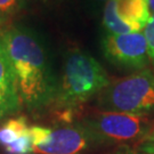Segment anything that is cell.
Segmentation results:
<instances>
[{
	"label": "cell",
	"instance_id": "6da1fadb",
	"mask_svg": "<svg viewBox=\"0 0 154 154\" xmlns=\"http://www.w3.org/2000/svg\"><path fill=\"white\" fill-rule=\"evenodd\" d=\"M0 34L15 75L21 103L31 110L51 104L57 81L39 37L23 26L7 28Z\"/></svg>",
	"mask_w": 154,
	"mask_h": 154
},
{
	"label": "cell",
	"instance_id": "7a4b0ae2",
	"mask_svg": "<svg viewBox=\"0 0 154 154\" xmlns=\"http://www.w3.org/2000/svg\"><path fill=\"white\" fill-rule=\"evenodd\" d=\"M110 81L97 60L86 51L73 49L66 56L51 104L58 110L62 120L71 121L74 112L94 96H97Z\"/></svg>",
	"mask_w": 154,
	"mask_h": 154
},
{
	"label": "cell",
	"instance_id": "3957f363",
	"mask_svg": "<svg viewBox=\"0 0 154 154\" xmlns=\"http://www.w3.org/2000/svg\"><path fill=\"white\" fill-rule=\"evenodd\" d=\"M96 105L106 112L142 116L154 114V72L143 70L110 81L97 95Z\"/></svg>",
	"mask_w": 154,
	"mask_h": 154
},
{
	"label": "cell",
	"instance_id": "277c9868",
	"mask_svg": "<svg viewBox=\"0 0 154 154\" xmlns=\"http://www.w3.org/2000/svg\"><path fill=\"white\" fill-rule=\"evenodd\" d=\"M80 122L88 130L96 146L143 144L154 135V122L147 116L121 112L99 111Z\"/></svg>",
	"mask_w": 154,
	"mask_h": 154
},
{
	"label": "cell",
	"instance_id": "5b68a950",
	"mask_svg": "<svg viewBox=\"0 0 154 154\" xmlns=\"http://www.w3.org/2000/svg\"><path fill=\"white\" fill-rule=\"evenodd\" d=\"M105 58L119 69L143 71L149 63L146 38L142 32L106 34L102 40Z\"/></svg>",
	"mask_w": 154,
	"mask_h": 154
},
{
	"label": "cell",
	"instance_id": "8992f818",
	"mask_svg": "<svg viewBox=\"0 0 154 154\" xmlns=\"http://www.w3.org/2000/svg\"><path fill=\"white\" fill-rule=\"evenodd\" d=\"M152 16L149 0H107L103 11V25L107 34L140 32Z\"/></svg>",
	"mask_w": 154,
	"mask_h": 154
},
{
	"label": "cell",
	"instance_id": "52a82bcc",
	"mask_svg": "<svg viewBox=\"0 0 154 154\" xmlns=\"http://www.w3.org/2000/svg\"><path fill=\"white\" fill-rule=\"evenodd\" d=\"M96 146L81 122L51 129L46 143L33 149L35 154H81Z\"/></svg>",
	"mask_w": 154,
	"mask_h": 154
},
{
	"label": "cell",
	"instance_id": "ba28073f",
	"mask_svg": "<svg viewBox=\"0 0 154 154\" xmlns=\"http://www.w3.org/2000/svg\"><path fill=\"white\" fill-rule=\"evenodd\" d=\"M21 104L15 75L0 34V107L11 114L20 110Z\"/></svg>",
	"mask_w": 154,
	"mask_h": 154
},
{
	"label": "cell",
	"instance_id": "9c48e42d",
	"mask_svg": "<svg viewBox=\"0 0 154 154\" xmlns=\"http://www.w3.org/2000/svg\"><path fill=\"white\" fill-rule=\"evenodd\" d=\"M29 125L26 118L18 116L14 119H9L0 127V144L6 147L11 144L18 137L29 131Z\"/></svg>",
	"mask_w": 154,
	"mask_h": 154
},
{
	"label": "cell",
	"instance_id": "30bf717a",
	"mask_svg": "<svg viewBox=\"0 0 154 154\" xmlns=\"http://www.w3.org/2000/svg\"><path fill=\"white\" fill-rule=\"evenodd\" d=\"M23 0H0V26L8 23L23 8Z\"/></svg>",
	"mask_w": 154,
	"mask_h": 154
},
{
	"label": "cell",
	"instance_id": "8fae6325",
	"mask_svg": "<svg viewBox=\"0 0 154 154\" xmlns=\"http://www.w3.org/2000/svg\"><path fill=\"white\" fill-rule=\"evenodd\" d=\"M5 151L8 154H32L33 144L29 131L22 135L21 137H18L11 144L7 145Z\"/></svg>",
	"mask_w": 154,
	"mask_h": 154
},
{
	"label": "cell",
	"instance_id": "7c38bea8",
	"mask_svg": "<svg viewBox=\"0 0 154 154\" xmlns=\"http://www.w3.org/2000/svg\"><path fill=\"white\" fill-rule=\"evenodd\" d=\"M143 33L146 38V42H147L149 62H152L154 64V14H152L147 25L144 29Z\"/></svg>",
	"mask_w": 154,
	"mask_h": 154
},
{
	"label": "cell",
	"instance_id": "4fadbf2b",
	"mask_svg": "<svg viewBox=\"0 0 154 154\" xmlns=\"http://www.w3.org/2000/svg\"><path fill=\"white\" fill-rule=\"evenodd\" d=\"M106 154H154V151L144 147L140 144L139 147H135L132 145H123V146H119L118 149L111 151Z\"/></svg>",
	"mask_w": 154,
	"mask_h": 154
},
{
	"label": "cell",
	"instance_id": "5bb4252c",
	"mask_svg": "<svg viewBox=\"0 0 154 154\" xmlns=\"http://www.w3.org/2000/svg\"><path fill=\"white\" fill-rule=\"evenodd\" d=\"M144 147H146V149H151V151H154V137L152 138H149V140H146V142H144L143 144Z\"/></svg>",
	"mask_w": 154,
	"mask_h": 154
},
{
	"label": "cell",
	"instance_id": "9a60e30c",
	"mask_svg": "<svg viewBox=\"0 0 154 154\" xmlns=\"http://www.w3.org/2000/svg\"><path fill=\"white\" fill-rule=\"evenodd\" d=\"M149 6L151 14H154V0H149Z\"/></svg>",
	"mask_w": 154,
	"mask_h": 154
},
{
	"label": "cell",
	"instance_id": "2e32d148",
	"mask_svg": "<svg viewBox=\"0 0 154 154\" xmlns=\"http://www.w3.org/2000/svg\"><path fill=\"white\" fill-rule=\"evenodd\" d=\"M6 116H8L7 113H6V111L2 109V107H0V119H2V118H5Z\"/></svg>",
	"mask_w": 154,
	"mask_h": 154
},
{
	"label": "cell",
	"instance_id": "e0dca14e",
	"mask_svg": "<svg viewBox=\"0 0 154 154\" xmlns=\"http://www.w3.org/2000/svg\"><path fill=\"white\" fill-rule=\"evenodd\" d=\"M94 1H95V2H98V4H102V2H106V1H107V0H94Z\"/></svg>",
	"mask_w": 154,
	"mask_h": 154
},
{
	"label": "cell",
	"instance_id": "ac0fdd59",
	"mask_svg": "<svg viewBox=\"0 0 154 154\" xmlns=\"http://www.w3.org/2000/svg\"><path fill=\"white\" fill-rule=\"evenodd\" d=\"M152 137H154V135H153V136H152ZM152 137H151V138H152Z\"/></svg>",
	"mask_w": 154,
	"mask_h": 154
}]
</instances>
